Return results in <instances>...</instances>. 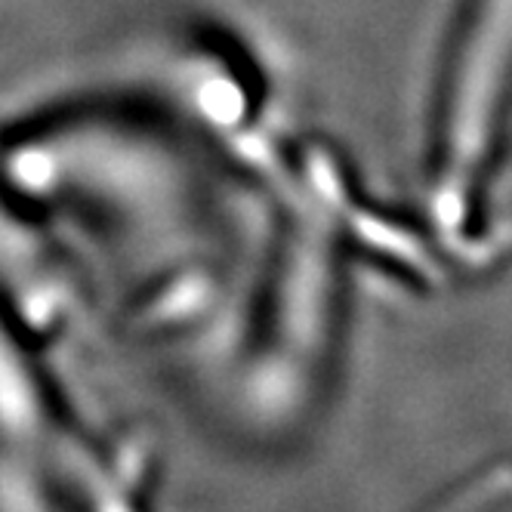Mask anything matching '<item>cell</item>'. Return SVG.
<instances>
[{
	"label": "cell",
	"mask_w": 512,
	"mask_h": 512,
	"mask_svg": "<svg viewBox=\"0 0 512 512\" xmlns=\"http://www.w3.org/2000/svg\"><path fill=\"white\" fill-rule=\"evenodd\" d=\"M158 457L149 438H127L93 469L87 512H152Z\"/></svg>",
	"instance_id": "6da1fadb"
}]
</instances>
